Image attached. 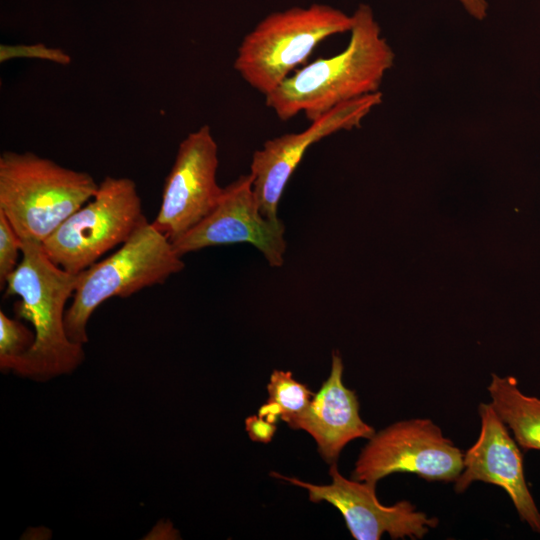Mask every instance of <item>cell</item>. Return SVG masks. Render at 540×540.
<instances>
[{
    "label": "cell",
    "mask_w": 540,
    "mask_h": 540,
    "mask_svg": "<svg viewBox=\"0 0 540 540\" xmlns=\"http://www.w3.org/2000/svg\"><path fill=\"white\" fill-rule=\"evenodd\" d=\"M352 19L351 37L342 52L309 63L265 95L267 107L279 119L303 112L313 121L344 102L379 91L394 52L369 5L360 4Z\"/></svg>",
    "instance_id": "1"
},
{
    "label": "cell",
    "mask_w": 540,
    "mask_h": 540,
    "mask_svg": "<svg viewBox=\"0 0 540 540\" xmlns=\"http://www.w3.org/2000/svg\"><path fill=\"white\" fill-rule=\"evenodd\" d=\"M78 274L65 271L45 253L42 243L22 240V255L5 284L6 296H18L17 318L34 328L32 347L11 361L3 372L35 381L70 374L85 359L82 344L72 342L65 329V306L73 296Z\"/></svg>",
    "instance_id": "2"
},
{
    "label": "cell",
    "mask_w": 540,
    "mask_h": 540,
    "mask_svg": "<svg viewBox=\"0 0 540 540\" xmlns=\"http://www.w3.org/2000/svg\"><path fill=\"white\" fill-rule=\"evenodd\" d=\"M98 187L88 172L30 151L0 155V212L21 240L43 243Z\"/></svg>",
    "instance_id": "3"
},
{
    "label": "cell",
    "mask_w": 540,
    "mask_h": 540,
    "mask_svg": "<svg viewBox=\"0 0 540 540\" xmlns=\"http://www.w3.org/2000/svg\"><path fill=\"white\" fill-rule=\"evenodd\" d=\"M185 267L172 242L152 222L145 221L121 247L82 272L65 313V329L72 342H88L87 323L106 300L126 298L157 284Z\"/></svg>",
    "instance_id": "4"
},
{
    "label": "cell",
    "mask_w": 540,
    "mask_h": 540,
    "mask_svg": "<svg viewBox=\"0 0 540 540\" xmlns=\"http://www.w3.org/2000/svg\"><path fill=\"white\" fill-rule=\"evenodd\" d=\"M352 24V15L325 4L273 12L244 36L234 69L265 96L303 64L320 42L350 31Z\"/></svg>",
    "instance_id": "5"
},
{
    "label": "cell",
    "mask_w": 540,
    "mask_h": 540,
    "mask_svg": "<svg viewBox=\"0 0 540 540\" xmlns=\"http://www.w3.org/2000/svg\"><path fill=\"white\" fill-rule=\"evenodd\" d=\"M145 221L135 182L126 177L106 176L96 194L42 246L53 263L78 274L125 243Z\"/></svg>",
    "instance_id": "6"
},
{
    "label": "cell",
    "mask_w": 540,
    "mask_h": 540,
    "mask_svg": "<svg viewBox=\"0 0 540 540\" xmlns=\"http://www.w3.org/2000/svg\"><path fill=\"white\" fill-rule=\"evenodd\" d=\"M463 455L432 420L399 421L369 439L352 479L376 484L393 473H412L430 482H454L463 469Z\"/></svg>",
    "instance_id": "7"
},
{
    "label": "cell",
    "mask_w": 540,
    "mask_h": 540,
    "mask_svg": "<svg viewBox=\"0 0 540 540\" xmlns=\"http://www.w3.org/2000/svg\"><path fill=\"white\" fill-rule=\"evenodd\" d=\"M218 146L208 125L179 144L152 224L171 242L199 224L216 207L223 188L216 180Z\"/></svg>",
    "instance_id": "8"
},
{
    "label": "cell",
    "mask_w": 540,
    "mask_h": 540,
    "mask_svg": "<svg viewBox=\"0 0 540 540\" xmlns=\"http://www.w3.org/2000/svg\"><path fill=\"white\" fill-rule=\"evenodd\" d=\"M329 475L330 484L316 485L271 473L275 478L305 489L311 502L325 501L336 507L356 540H378L384 533L392 539H421L439 523L436 517H428L407 500L390 506L381 504L376 496V484L345 478L339 473L336 462L330 464Z\"/></svg>",
    "instance_id": "9"
},
{
    "label": "cell",
    "mask_w": 540,
    "mask_h": 540,
    "mask_svg": "<svg viewBox=\"0 0 540 540\" xmlns=\"http://www.w3.org/2000/svg\"><path fill=\"white\" fill-rule=\"evenodd\" d=\"M382 102L380 91L344 102L311 121L308 128L267 140L253 153L250 164L253 191L261 214L278 219V205L286 185L307 149L341 130L358 127Z\"/></svg>",
    "instance_id": "10"
},
{
    "label": "cell",
    "mask_w": 540,
    "mask_h": 540,
    "mask_svg": "<svg viewBox=\"0 0 540 540\" xmlns=\"http://www.w3.org/2000/svg\"><path fill=\"white\" fill-rule=\"evenodd\" d=\"M284 234L281 219L261 214L249 173L224 187L213 211L172 245L182 257L211 246L247 242L264 255L270 266L280 267L287 248Z\"/></svg>",
    "instance_id": "11"
},
{
    "label": "cell",
    "mask_w": 540,
    "mask_h": 540,
    "mask_svg": "<svg viewBox=\"0 0 540 540\" xmlns=\"http://www.w3.org/2000/svg\"><path fill=\"white\" fill-rule=\"evenodd\" d=\"M481 430L477 441L463 455V469L454 490L463 493L475 481L494 484L509 495L521 521L540 533V511L527 485L518 443L491 403H480Z\"/></svg>",
    "instance_id": "12"
},
{
    "label": "cell",
    "mask_w": 540,
    "mask_h": 540,
    "mask_svg": "<svg viewBox=\"0 0 540 540\" xmlns=\"http://www.w3.org/2000/svg\"><path fill=\"white\" fill-rule=\"evenodd\" d=\"M343 370L342 358L334 351L329 377L307 407L287 423L293 429L309 433L317 444L318 452L329 464L336 462L350 441L370 439L376 433L361 419L357 395L345 387Z\"/></svg>",
    "instance_id": "13"
},
{
    "label": "cell",
    "mask_w": 540,
    "mask_h": 540,
    "mask_svg": "<svg viewBox=\"0 0 540 540\" xmlns=\"http://www.w3.org/2000/svg\"><path fill=\"white\" fill-rule=\"evenodd\" d=\"M491 405L524 450H540V399L523 394L512 376L492 374Z\"/></svg>",
    "instance_id": "14"
},
{
    "label": "cell",
    "mask_w": 540,
    "mask_h": 540,
    "mask_svg": "<svg viewBox=\"0 0 540 540\" xmlns=\"http://www.w3.org/2000/svg\"><path fill=\"white\" fill-rule=\"evenodd\" d=\"M268 399L258 410V416L271 423L279 419L288 423L309 404L313 393L307 385L294 379L290 371L274 370L267 384Z\"/></svg>",
    "instance_id": "15"
},
{
    "label": "cell",
    "mask_w": 540,
    "mask_h": 540,
    "mask_svg": "<svg viewBox=\"0 0 540 540\" xmlns=\"http://www.w3.org/2000/svg\"><path fill=\"white\" fill-rule=\"evenodd\" d=\"M35 334L19 318L13 319L0 311V368L24 355L33 345Z\"/></svg>",
    "instance_id": "16"
},
{
    "label": "cell",
    "mask_w": 540,
    "mask_h": 540,
    "mask_svg": "<svg viewBox=\"0 0 540 540\" xmlns=\"http://www.w3.org/2000/svg\"><path fill=\"white\" fill-rule=\"evenodd\" d=\"M16 58L40 59L59 65H68L72 60L64 50L45 43L2 44L0 46L1 63Z\"/></svg>",
    "instance_id": "17"
},
{
    "label": "cell",
    "mask_w": 540,
    "mask_h": 540,
    "mask_svg": "<svg viewBox=\"0 0 540 540\" xmlns=\"http://www.w3.org/2000/svg\"><path fill=\"white\" fill-rule=\"evenodd\" d=\"M22 240L5 215L0 212V288L4 289L7 278L19 264Z\"/></svg>",
    "instance_id": "18"
},
{
    "label": "cell",
    "mask_w": 540,
    "mask_h": 540,
    "mask_svg": "<svg viewBox=\"0 0 540 540\" xmlns=\"http://www.w3.org/2000/svg\"><path fill=\"white\" fill-rule=\"evenodd\" d=\"M245 430L252 441L269 443L277 430V426L275 423H271L258 415H251L245 419Z\"/></svg>",
    "instance_id": "19"
},
{
    "label": "cell",
    "mask_w": 540,
    "mask_h": 540,
    "mask_svg": "<svg viewBox=\"0 0 540 540\" xmlns=\"http://www.w3.org/2000/svg\"><path fill=\"white\" fill-rule=\"evenodd\" d=\"M466 11L475 19L482 20L487 15L488 4L486 0H459Z\"/></svg>",
    "instance_id": "20"
}]
</instances>
